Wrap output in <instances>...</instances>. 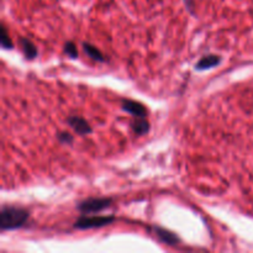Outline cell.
Returning a JSON list of instances; mask_svg holds the SVG:
<instances>
[{"instance_id": "1", "label": "cell", "mask_w": 253, "mask_h": 253, "mask_svg": "<svg viewBox=\"0 0 253 253\" xmlns=\"http://www.w3.org/2000/svg\"><path fill=\"white\" fill-rule=\"evenodd\" d=\"M28 219L27 210L11 205H3L0 211V228L3 231L16 230Z\"/></svg>"}, {"instance_id": "2", "label": "cell", "mask_w": 253, "mask_h": 253, "mask_svg": "<svg viewBox=\"0 0 253 253\" xmlns=\"http://www.w3.org/2000/svg\"><path fill=\"white\" fill-rule=\"evenodd\" d=\"M110 198H90L78 204V210L83 214H94L106 209L111 205Z\"/></svg>"}, {"instance_id": "3", "label": "cell", "mask_w": 253, "mask_h": 253, "mask_svg": "<svg viewBox=\"0 0 253 253\" xmlns=\"http://www.w3.org/2000/svg\"><path fill=\"white\" fill-rule=\"evenodd\" d=\"M114 221V216H94V215H83L82 218L78 219L75 224V228H95L106 226Z\"/></svg>"}, {"instance_id": "4", "label": "cell", "mask_w": 253, "mask_h": 253, "mask_svg": "<svg viewBox=\"0 0 253 253\" xmlns=\"http://www.w3.org/2000/svg\"><path fill=\"white\" fill-rule=\"evenodd\" d=\"M121 107L126 113L131 114L135 118H146L147 116V109L143 106L141 102L135 101V100L130 99H123L121 100Z\"/></svg>"}, {"instance_id": "5", "label": "cell", "mask_w": 253, "mask_h": 253, "mask_svg": "<svg viewBox=\"0 0 253 253\" xmlns=\"http://www.w3.org/2000/svg\"><path fill=\"white\" fill-rule=\"evenodd\" d=\"M67 123L79 135H88V133L92 132V127L88 124V121L85 119L80 118V116H69L67 119Z\"/></svg>"}, {"instance_id": "6", "label": "cell", "mask_w": 253, "mask_h": 253, "mask_svg": "<svg viewBox=\"0 0 253 253\" xmlns=\"http://www.w3.org/2000/svg\"><path fill=\"white\" fill-rule=\"evenodd\" d=\"M152 230H153L154 235L157 236V238H158L161 242L163 243H167V245H177V243L179 242V237L176 235L174 232H172V231H168L167 228H159V226H153L152 228Z\"/></svg>"}, {"instance_id": "7", "label": "cell", "mask_w": 253, "mask_h": 253, "mask_svg": "<svg viewBox=\"0 0 253 253\" xmlns=\"http://www.w3.org/2000/svg\"><path fill=\"white\" fill-rule=\"evenodd\" d=\"M221 62V57L218 56V54H207V56H204L199 62L197 63L195 68L198 71H206V69L214 68V67L219 66Z\"/></svg>"}, {"instance_id": "8", "label": "cell", "mask_w": 253, "mask_h": 253, "mask_svg": "<svg viewBox=\"0 0 253 253\" xmlns=\"http://www.w3.org/2000/svg\"><path fill=\"white\" fill-rule=\"evenodd\" d=\"M20 47L27 59L36 58V56L39 53L35 45H33L28 39H25V37H21L20 39Z\"/></svg>"}, {"instance_id": "9", "label": "cell", "mask_w": 253, "mask_h": 253, "mask_svg": "<svg viewBox=\"0 0 253 253\" xmlns=\"http://www.w3.org/2000/svg\"><path fill=\"white\" fill-rule=\"evenodd\" d=\"M131 127L135 131L136 135H145V133L149 132L150 124L147 123L146 118H136V120L132 121Z\"/></svg>"}, {"instance_id": "10", "label": "cell", "mask_w": 253, "mask_h": 253, "mask_svg": "<svg viewBox=\"0 0 253 253\" xmlns=\"http://www.w3.org/2000/svg\"><path fill=\"white\" fill-rule=\"evenodd\" d=\"M83 50H84V52L87 53V56H89L90 58L94 59V61L105 62V58L104 56H102L101 52H100L97 47L93 46V45L88 44V42H83Z\"/></svg>"}, {"instance_id": "11", "label": "cell", "mask_w": 253, "mask_h": 253, "mask_svg": "<svg viewBox=\"0 0 253 253\" xmlns=\"http://www.w3.org/2000/svg\"><path fill=\"white\" fill-rule=\"evenodd\" d=\"M1 47L5 50H11L13 49V42H11L10 37L8 35V31H6L5 26H1Z\"/></svg>"}, {"instance_id": "12", "label": "cell", "mask_w": 253, "mask_h": 253, "mask_svg": "<svg viewBox=\"0 0 253 253\" xmlns=\"http://www.w3.org/2000/svg\"><path fill=\"white\" fill-rule=\"evenodd\" d=\"M64 52H66V54L68 57H71V58H77L78 57V50H77V46H76L73 42H67L66 45H64Z\"/></svg>"}, {"instance_id": "13", "label": "cell", "mask_w": 253, "mask_h": 253, "mask_svg": "<svg viewBox=\"0 0 253 253\" xmlns=\"http://www.w3.org/2000/svg\"><path fill=\"white\" fill-rule=\"evenodd\" d=\"M58 140L61 143H64V145H71L73 142V136L68 132H61L58 133Z\"/></svg>"}, {"instance_id": "14", "label": "cell", "mask_w": 253, "mask_h": 253, "mask_svg": "<svg viewBox=\"0 0 253 253\" xmlns=\"http://www.w3.org/2000/svg\"><path fill=\"white\" fill-rule=\"evenodd\" d=\"M185 5H187V8L189 9V11L192 14H194V3H193V0H184Z\"/></svg>"}]
</instances>
